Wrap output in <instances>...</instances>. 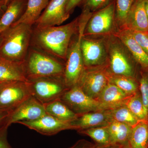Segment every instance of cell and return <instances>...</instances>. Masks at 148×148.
Instances as JSON below:
<instances>
[{
  "instance_id": "32",
  "label": "cell",
  "mask_w": 148,
  "mask_h": 148,
  "mask_svg": "<svg viewBox=\"0 0 148 148\" xmlns=\"http://www.w3.org/2000/svg\"><path fill=\"white\" fill-rule=\"evenodd\" d=\"M129 31L138 44L148 54V32H138L131 30Z\"/></svg>"
},
{
  "instance_id": "22",
  "label": "cell",
  "mask_w": 148,
  "mask_h": 148,
  "mask_svg": "<svg viewBox=\"0 0 148 148\" xmlns=\"http://www.w3.org/2000/svg\"><path fill=\"white\" fill-rule=\"evenodd\" d=\"M111 144L124 145L128 143L132 127L124 123L112 120L106 126Z\"/></svg>"
},
{
  "instance_id": "6",
  "label": "cell",
  "mask_w": 148,
  "mask_h": 148,
  "mask_svg": "<svg viewBox=\"0 0 148 148\" xmlns=\"http://www.w3.org/2000/svg\"><path fill=\"white\" fill-rule=\"evenodd\" d=\"M116 0L92 13L88 21L84 36L105 37L117 31L115 18Z\"/></svg>"
},
{
  "instance_id": "44",
  "label": "cell",
  "mask_w": 148,
  "mask_h": 148,
  "mask_svg": "<svg viewBox=\"0 0 148 148\" xmlns=\"http://www.w3.org/2000/svg\"></svg>"
},
{
  "instance_id": "19",
  "label": "cell",
  "mask_w": 148,
  "mask_h": 148,
  "mask_svg": "<svg viewBox=\"0 0 148 148\" xmlns=\"http://www.w3.org/2000/svg\"><path fill=\"white\" fill-rule=\"evenodd\" d=\"M23 63H18L0 56V82L28 81Z\"/></svg>"
},
{
  "instance_id": "28",
  "label": "cell",
  "mask_w": 148,
  "mask_h": 148,
  "mask_svg": "<svg viewBox=\"0 0 148 148\" xmlns=\"http://www.w3.org/2000/svg\"><path fill=\"white\" fill-rule=\"evenodd\" d=\"M80 134L87 135L95 142L96 145H111L110 138L107 127L101 126L78 130Z\"/></svg>"
},
{
  "instance_id": "18",
  "label": "cell",
  "mask_w": 148,
  "mask_h": 148,
  "mask_svg": "<svg viewBox=\"0 0 148 148\" xmlns=\"http://www.w3.org/2000/svg\"><path fill=\"white\" fill-rule=\"evenodd\" d=\"M132 95L127 94L114 84L109 82L96 100L106 110H110L124 105Z\"/></svg>"
},
{
  "instance_id": "15",
  "label": "cell",
  "mask_w": 148,
  "mask_h": 148,
  "mask_svg": "<svg viewBox=\"0 0 148 148\" xmlns=\"http://www.w3.org/2000/svg\"><path fill=\"white\" fill-rule=\"evenodd\" d=\"M109 110L89 112L80 115L70 121L76 130L107 126L112 120Z\"/></svg>"
},
{
  "instance_id": "33",
  "label": "cell",
  "mask_w": 148,
  "mask_h": 148,
  "mask_svg": "<svg viewBox=\"0 0 148 148\" xmlns=\"http://www.w3.org/2000/svg\"><path fill=\"white\" fill-rule=\"evenodd\" d=\"M8 127L6 125L0 129V148H12L8 140Z\"/></svg>"
},
{
  "instance_id": "24",
  "label": "cell",
  "mask_w": 148,
  "mask_h": 148,
  "mask_svg": "<svg viewBox=\"0 0 148 148\" xmlns=\"http://www.w3.org/2000/svg\"><path fill=\"white\" fill-rule=\"evenodd\" d=\"M130 148H148V122L140 121L132 127L128 140Z\"/></svg>"
},
{
  "instance_id": "1",
  "label": "cell",
  "mask_w": 148,
  "mask_h": 148,
  "mask_svg": "<svg viewBox=\"0 0 148 148\" xmlns=\"http://www.w3.org/2000/svg\"><path fill=\"white\" fill-rule=\"evenodd\" d=\"M78 17L68 24L33 29L31 47L66 61L73 37L78 30Z\"/></svg>"
},
{
  "instance_id": "3",
  "label": "cell",
  "mask_w": 148,
  "mask_h": 148,
  "mask_svg": "<svg viewBox=\"0 0 148 148\" xmlns=\"http://www.w3.org/2000/svg\"><path fill=\"white\" fill-rule=\"evenodd\" d=\"M33 26L24 24L12 25L3 33L0 56L23 63L31 47Z\"/></svg>"
},
{
  "instance_id": "26",
  "label": "cell",
  "mask_w": 148,
  "mask_h": 148,
  "mask_svg": "<svg viewBox=\"0 0 148 148\" xmlns=\"http://www.w3.org/2000/svg\"><path fill=\"white\" fill-rule=\"evenodd\" d=\"M136 1L116 0V22L118 29L125 27L130 12Z\"/></svg>"
},
{
  "instance_id": "11",
  "label": "cell",
  "mask_w": 148,
  "mask_h": 148,
  "mask_svg": "<svg viewBox=\"0 0 148 148\" xmlns=\"http://www.w3.org/2000/svg\"><path fill=\"white\" fill-rule=\"evenodd\" d=\"M60 100L78 115L106 110L98 100L86 95L78 85L66 90Z\"/></svg>"
},
{
  "instance_id": "16",
  "label": "cell",
  "mask_w": 148,
  "mask_h": 148,
  "mask_svg": "<svg viewBox=\"0 0 148 148\" xmlns=\"http://www.w3.org/2000/svg\"><path fill=\"white\" fill-rule=\"evenodd\" d=\"M113 34L124 44L137 64L148 71V54L136 41L129 29H119Z\"/></svg>"
},
{
  "instance_id": "40",
  "label": "cell",
  "mask_w": 148,
  "mask_h": 148,
  "mask_svg": "<svg viewBox=\"0 0 148 148\" xmlns=\"http://www.w3.org/2000/svg\"><path fill=\"white\" fill-rule=\"evenodd\" d=\"M121 148H130V147L129 144L127 143V144H126V145L123 146Z\"/></svg>"
},
{
  "instance_id": "36",
  "label": "cell",
  "mask_w": 148,
  "mask_h": 148,
  "mask_svg": "<svg viewBox=\"0 0 148 148\" xmlns=\"http://www.w3.org/2000/svg\"><path fill=\"white\" fill-rule=\"evenodd\" d=\"M11 113L0 111V129L6 125L8 126L9 120Z\"/></svg>"
},
{
  "instance_id": "5",
  "label": "cell",
  "mask_w": 148,
  "mask_h": 148,
  "mask_svg": "<svg viewBox=\"0 0 148 148\" xmlns=\"http://www.w3.org/2000/svg\"><path fill=\"white\" fill-rule=\"evenodd\" d=\"M108 54V68L113 75L135 78V63L133 56L124 44L114 34L105 36Z\"/></svg>"
},
{
  "instance_id": "34",
  "label": "cell",
  "mask_w": 148,
  "mask_h": 148,
  "mask_svg": "<svg viewBox=\"0 0 148 148\" xmlns=\"http://www.w3.org/2000/svg\"><path fill=\"white\" fill-rule=\"evenodd\" d=\"M97 145L85 140H80L69 148H95Z\"/></svg>"
},
{
  "instance_id": "21",
  "label": "cell",
  "mask_w": 148,
  "mask_h": 148,
  "mask_svg": "<svg viewBox=\"0 0 148 148\" xmlns=\"http://www.w3.org/2000/svg\"><path fill=\"white\" fill-rule=\"evenodd\" d=\"M49 1L28 0L27 8L24 14L13 25L18 24H28L32 26L34 25L45 9Z\"/></svg>"
},
{
  "instance_id": "25",
  "label": "cell",
  "mask_w": 148,
  "mask_h": 148,
  "mask_svg": "<svg viewBox=\"0 0 148 148\" xmlns=\"http://www.w3.org/2000/svg\"><path fill=\"white\" fill-rule=\"evenodd\" d=\"M112 119L133 127L140 121L125 105L109 110Z\"/></svg>"
},
{
  "instance_id": "42",
  "label": "cell",
  "mask_w": 148,
  "mask_h": 148,
  "mask_svg": "<svg viewBox=\"0 0 148 148\" xmlns=\"http://www.w3.org/2000/svg\"><path fill=\"white\" fill-rule=\"evenodd\" d=\"M3 40V34L0 35V47H1V44Z\"/></svg>"
},
{
  "instance_id": "2",
  "label": "cell",
  "mask_w": 148,
  "mask_h": 148,
  "mask_svg": "<svg viewBox=\"0 0 148 148\" xmlns=\"http://www.w3.org/2000/svg\"><path fill=\"white\" fill-rule=\"evenodd\" d=\"M92 14L88 10H82V12L79 16L78 32L69 46L63 77L64 84L69 88L78 84L84 70L81 49L82 40L86 26Z\"/></svg>"
},
{
  "instance_id": "12",
  "label": "cell",
  "mask_w": 148,
  "mask_h": 148,
  "mask_svg": "<svg viewBox=\"0 0 148 148\" xmlns=\"http://www.w3.org/2000/svg\"><path fill=\"white\" fill-rule=\"evenodd\" d=\"M69 0H50L36 21L35 28L60 26L70 17L66 12Z\"/></svg>"
},
{
  "instance_id": "17",
  "label": "cell",
  "mask_w": 148,
  "mask_h": 148,
  "mask_svg": "<svg viewBox=\"0 0 148 148\" xmlns=\"http://www.w3.org/2000/svg\"><path fill=\"white\" fill-rule=\"evenodd\" d=\"M28 0H10L0 19V35L21 18L27 8Z\"/></svg>"
},
{
  "instance_id": "29",
  "label": "cell",
  "mask_w": 148,
  "mask_h": 148,
  "mask_svg": "<svg viewBox=\"0 0 148 148\" xmlns=\"http://www.w3.org/2000/svg\"><path fill=\"white\" fill-rule=\"evenodd\" d=\"M124 105L129 109L139 121H147L148 115L141 96L136 93L127 100Z\"/></svg>"
},
{
  "instance_id": "41",
  "label": "cell",
  "mask_w": 148,
  "mask_h": 148,
  "mask_svg": "<svg viewBox=\"0 0 148 148\" xmlns=\"http://www.w3.org/2000/svg\"><path fill=\"white\" fill-rule=\"evenodd\" d=\"M9 1L10 0H5V1H4L3 3L4 5L5 6V7H6Z\"/></svg>"
},
{
  "instance_id": "13",
  "label": "cell",
  "mask_w": 148,
  "mask_h": 148,
  "mask_svg": "<svg viewBox=\"0 0 148 148\" xmlns=\"http://www.w3.org/2000/svg\"><path fill=\"white\" fill-rule=\"evenodd\" d=\"M46 114L42 103L32 96L11 113L8 125L20 121H34Z\"/></svg>"
},
{
  "instance_id": "30",
  "label": "cell",
  "mask_w": 148,
  "mask_h": 148,
  "mask_svg": "<svg viewBox=\"0 0 148 148\" xmlns=\"http://www.w3.org/2000/svg\"><path fill=\"white\" fill-rule=\"evenodd\" d=\"M112 0H83L79 6L88 10L91 12L103 8L108 5Z\"/></svg>"
},
{
  "instance_id": "37",
  "label": "cell",
  "mask_w": 148,
  "mask_h": 148,
  "mask_svg": "<svg viewBox=\"0 0 148 148\" xmlns=\"http://www.w3.org/2000/svg\"><path fill=\"white\" fill-rule=\"evenodd\" d=\"M123 145H97L95 148H121Z\"/></svg>"
},
{
  "instance_id": "4",
  "label": "cell",
  "mask_w": 148,
  "mask_h": 148,
  "mask_svg": "<svg viewBox=\"0 0 148 148\" xmlns=\"http://www.w3.org/2000/svg\"><path fill=\"white\" fill-rule=\"evenodd\" d=\"M23 66L27 79L63 78L65 64L61 60L31 47Z\"/></svg>"
},
{
  "instance_id": "9",
  "label": "cell",
  "mask_w": 148,
  "mask_h": 148,
  "mask_svg": "<svg viewBox=\"0 0 148 148\" xmlns=\"http://www.w3.org/2000/svg\"><path fill=\"white\" fill-rule=\"evenodd\" d=\"M81 49L85 68L108 65V54L105 37L83 36Z\"/></svg>"
},
{
  "instance_id": "38",
  "label": "cell",
  "mask_w": 148,
  "mask_h": 148,
  "mask_svg": "<svg viewBox=\"0 0 148 148\" xmlns=\"http://www.w3.org/2000/svg\"><path fill=\"white\" fill-rule=\"evenodd\" d=\"M6 8V7L4 5L3 2H0V19L3 14Z\"/></svg>"
},
{
  "instance_id": "43",
  "label": "cell",
  "mask_w": 148,
  "mask_h": 148,
  "mask_svg": "<svg viewBox=\"0 0 148 148\" xmlns=\"http://www.w3.org/2000/svg\"><path fill=\"white\" fill-rule=\"evenodd\" d=\"M5 0H0V2H3V3L4 1ZM4 5V4H3Z\"/></svg>"
},
{
  "instance_id": "35",
  "label": "cell",
  "mask_w": 148,
  "mask_h": 148,
  "mask_svg": "<svg viewBox=\"0 0 148 148\" xmlns=\"http://www.w3.org/2000/svg\"><path fill=\"white\" fill-rule=\"evenodd\" d=\"M83 0H69L66 7V12L69 16L73 12L76 8L79 6Z\"/></svg>"
},
{
  "instance_id": "14",
  "label": "cell",
  "mask_w": 148,
  "mask_h": 148,
  "mask_svg": "<svg viewBox=\"0 0 148 148\" xmlns=\"http://www.w3.org/2000/svg\"><path fill=\"white\" fill-rule=\"evenodd\" d=\"M18 123L47 136L55 135L66 130H75L70 121L60 120L47 114L34 121H20Z\"/></svg>"
},
{
  "instance_id": "39",
  "label": "cell",
  "mask_w": 148,
  "mask_h": 148,
  "mask_svg": "<svg viewBox=\"0 0 148 148\" xmlns=\"http://www.w3.org/2000/svg\"><path fill=\"white\" fill-rule=\"evenodd\" d=\"M144 6L148 19V0H144Z\"/></svg>"
},
{
  "instance_id": "31",
  "label": "cell",
  "mask_w": 148,
  "mask_h": 148,
  "mask_svg": "<svg viewBox=\"0 0 148 148\" xmlns=\"http://www.w3.org/2000/svg\"><path fill=\"white\" fill-rule=\"evenodd\" d=\"M140 89L143 105L148 115V73H144L141 75Z\"/></svg>"
},
{
  "instance_id": "20",
  "label": "cell",
  "mask_w": 148,
  "mask_h": 148,
  "mask_svg": "<svg viewBox=\"0 0 148 148\" xmlns=\"http://www.w3.org/2000/svg\"><path fill=\"white\" fill-rule=\"evenodd\" d=\"M124 28L138 32H148V19L144 6V0H136L130 12Z\"/></svg>"
},
{
  "instance_id": "7",
  "label": "cell",
  "mask_w": 148,
  "mask_h": 148,
  "mask_svg": "<svg viewBox=\"0 0 148 148\" xmlns=\"http://www.w3.org/2000/svg\"><path fill=\"white\" fill-rule=\"evenodd\" d=\"M27 82L31 95L42 104L60 99L69 89L63 78H40Z\"/></svg>"
},
{
  "instance_id": "10",
  "label": "cell",
  "mask_w": 148,
  "mask_h": 148,
  "mask_svg": "<svg viewBox=\"0 0 148 148\" xmlns=\"http://www.w3.org/2000/svg\"><path fill=\"white\" fill-rule=\"evenodd\" d=\"M109 74L108 65L84 68L77 85L88 96L97 99L109 82Z\"/></svg>"
},
{
  "instance_id": "8",
  "label": "cell",
  "mask_w": 148,
  "mask_h": 148,
  "mask_svg": "<svg viewBox=\"0 0 148 148\" xmlns=\"http://www.w3.org/2000/svg\"><path fill=\"white\" fill-rule=\"evenodd\" d=\"M32 96L27 82H0V111L12 112Z\"/></svg>"
},
{
  "instance_id": "27",
  "label": "cell",
  "mask_w": 148,
  "mask_h": 148,
  "mask_svg": "<svg viewBox=\"0 0 148 148\" xmlns=\"http://www.w3.org/2000/svg\"><path fill=\"white\" fill-rule=\"evenodd\" d=\"M134 78L113 75L110 72L109 82L116 86L125 93L130 95L135 94L138 88L137 83Z\"/></svg>"
},
{
  "instance_id": "23",
  "label": "cell",
  "mask_w": 148,
  "mask_h": 148,
  "mask_svg": "<svg viewBox=\"0 0 148 148\" xmlns=\"http://www.w3.org/2000/svg\"><path fill=\"white\" fill-rule=\"evenodd\" d=\"M43 105L47 114L60 120L71 121L76 119L79 116L60 99Z\"/></svg>"
}]
</instances>
